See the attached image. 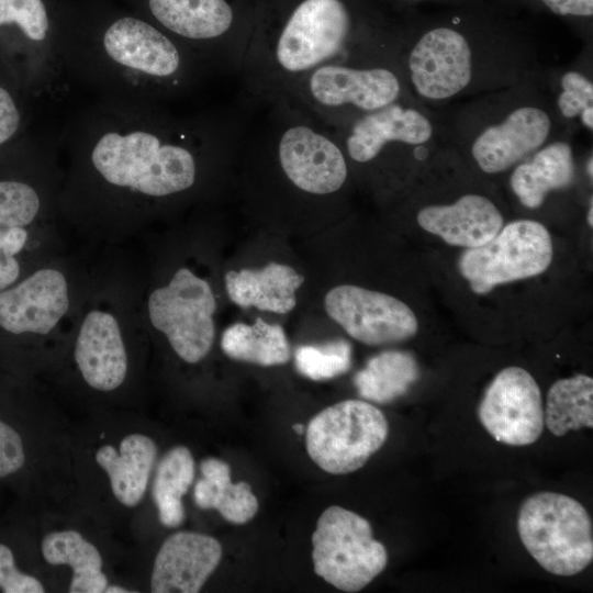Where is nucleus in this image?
<instances>
[{"label": "nucleus", "mask_w": 593, "mask_h": 593, "mask_svg": "<svg viewBox=\"0 0 593 593\" xmlns=\"http://www.w3.org/2000/svg\"><path fill=\"white\" fill-rule=\"evenodd\" d=\"M254 108L242 96L235 104L183 114L98 99L76 111L58 138L80 176L108 192L163 201L192 192L205 167L240 152Z\"/></svg>", "instance_id": "1"}, {"label": "nucleus", "mask_w": 593, "mask_h": 593, "mask_svg": "<svg viewBox=\"0 0 593 593\" xmlns=\"http://www.w3.org/2000/svg\"><path fill=\"white\" fill-rule=\"evenodd\" d=\"M399 16L398 60L409 92L440 110L541 76L536 42L491 2Z\"/></svg>", "instance_id": "2"}, {"label": "nucleus", "mask_w": 593, "mask_h": 593, "mask_svg": "<svg viewBox=\"0 0 593 593\" xmlns=\"http://www.w3.org/2000/svg\"><path fill=\"white\" fill-rule=\"evenodd\" d=\"M65 76L99 99L168 105L212 71L141 14L108 0H58Z\"/></svg>", "instance_id": "3"}, {"label": "nucleus", "mask_w": 593, "mask_h": 593, "mask_svg": "<svg viewBox=\"0 0 593 593\" xmlns=\"http://www.w3.org/2000/svg\"><path fill=\"white\" fill-rule=\"evenodd\" d=\"M398 42L399 16L374 0H256L242 96L266 107L321 65L398 55Z\"/></svg>", "instance_id": "4"}, {"label": "nucleus", "mask_w": 593, "mask_h": 593, "mask_svg": "<svg viewBox=\"0 0 593 593\" xmlns=\"http://www.w3.org/2000/svg\"><path fill=\"white\" fill-rule=\"evenodd\" d=\"M542 75V74H541ZM443 120L449 144L484 175H500L571 131L537 79L456 104Z\"/></svg>", "instance_id": "5"}, {"label": "nucleus", "mask_w": 593, "mask_h": 593, "mask_svg": "<svg viewBox=\"0 0 593 593\" xmlns=\"http://www.w3.org/2000/svg\"><path fill=\"white\" fill-rule=\"evenodd\" d=\"M409 96L398 55H389L321 65L294 82L281 99L337 128Z\"/></svg>", "instance_id": "6"}, {"label": "nucleus", "mask_w": 593, "mask_h": 593, "mask_svg": "<svg viewBox=\"0 0 593 593\" xmlns=\"http://www.w3.org/2000/svg\"><path fill=\"white\" fill-rule=\"evenodd\" d=\"M193 52L212 74L239 75L256 0H122Z\"/></svg>", "instance_id": "7"}, {"label": "nucleus", "mask_w": 593, "mask_h": 593, "mask_svg": "<svg viewBox=\"0 0 593 593\" xmlns=\"http://www.w3.org/2000/svg\"><path fill=\"white\" fill-rule=\"evenodd\" d=\"M0 64L31 101L58 92V0H0Z\"/></svg>", "instance_id": "8"}, {"label": "nucleus", "mask_w": 593, "mask_h": 593, "mask_svg": "<svg viewBox=\"0 0 593 593\" xmlns=\"http://www.w3.org/2000/svg\"><path fill=\"white\" fill-rule=\"evenodd\" d=\"M349 167H369L389 159L422 161L448 143L441 113L412 96L333 128Z\"/></svg>", "instance_id": "9"}, {"label": "nucleus", "mask_w": 593, "mask_h": 593, "mask_svg": "<svg viewBox=\"0 0 593 593\" xmlns=\"http://www.w3.org/2000/svg\"><path fill=\"white\" fill-rule=\"evenodd\" d=\"M517 530L526 550L547 572L571 577L593 559V526L585 507L557 492H539L521 505Z\"/></svg>", "instance_id": "10"}, {"label": "nucleus", "mask_w": 593, "mask_h": 593, "mask_svg": "<svg viewBox=\"0 0 593 593\" xmlns=\"http://www.w3.org/2000/svg\"><path fill=\"white\" fill-rule=\"evenodd\" d=\"M314 572L336 589L362 590L387 567L388 551L373 538L370 523L357 513L333 505L318 517L312 535Z\"/></svg>", "instance_id": "11"}, {"label": "nucleus", "mask_w": 593, "mask_h": 593, "mask_svg": "<svg viewBox=\"0 0 593 593\" xmlns=\"http://www.w3.org/2000/svg\"><path fill=\"white\" fill-rule=\"evenodd\" d=\"M389 424L381 410L361 400H345L316 414L305 428L310 458L325 472L360 469L385 443Z\"/></svg>", "instance_id": "12"}, {"label": "nucleus", "mask_w": 593, "mask_h": 593, "mask_svg": "<svg viewBox=\"0 0 593 593\" xmlns=\"http://www.w3.org/2000/svg\"><path fill=\"white\" fill-rule=\"evenodd\" d=\"M552 256L546 226L519 219L503 225L484 245L467 248L458 259V269L474 293L486 294L499 284L542 273Z\"/></svg>", "instance_id": "13"}, {"label": "nucleus", "mask_w": 593, "mask_h": 593, "mask_svg": "<svg viewBox=\"0 0 593 593\" xmlns=\"http://www.w3.org/2000/svg\"><path fill=\"white\" fill-rule=\"evenodd\" d=\"M216 302L210 284L188 268L176 271L169 283L148 298L152 325L166 335L175 353L195 363L211 350Z\"/></svg>", "instance_id": "14"}, {"label": "nucleus", "mask_w": 593, "mask_h": 593, "mask_svg": "<svg viewBox=\"0 0 593 593\" xmlns=\"http://www.w3.org/2000/svg\"><path fill=\"white\" fill-rule=\"evenodd\" d=\"M329 317L354 339L370 346L394 344L413 337L418 322L399 299L353 284L331 289L324 299Z\"/></svg>", "instance_id": "15"}, {"label": "nucleus", "mask_w": 593, "mask_h": 593, "mask_svg": "<svg viewBox=\"0 0 593 593\" xmlns=\"http://www.w3.org/2000/svg\"><path fill=\"white\" fill-rule=\"evenodd\" d=\"M478 415L485 430L500 443L527 446L537 441L545 423L536 380L521 367L504 368L486 388Z\"/></svg>", "instance_id": "16"}, {"label": "nucleus", "mask_w": 593, "mask_h": 593, "mask_svg": "<svg viewBox=\"0 0 593 593\" xmlns=\"http://www.w3.org/2000/svg\"><path fill=\"white\" fill-rule=\"evenodd\" d=\"M55 137L29 132L0 150V227H29L41 214L42 175L53 158Z\"/></svg>", "instance_id": "17"}, {"label": "nucleus", "mask_w": 593, "mask_h": 593, "mask_svg": "<svg viewBox=\"0 0 593 593\" xmlns=\"http://www.w3.org/2000/svg\"><path fill=\"white\" fill-rule=\"evenodd\" d=\"M68 306L65 276L52 268L36 270L0 292V331L13 336L46 335Z\"/></svg>", "instance_id": "18"}, {"label": "nucleus", "mask_w": 593, "mask_h": 593, "mask_svg": "<svg viewBox=\"0 0 593 593\" xmlns=\"http://www.w3.org/2000/svg\"><path fill=\"white\" fill-rule=\"evenodd\" d=\"M222 546L213 537L178 532L160 546L152 571L154 593H197L222 559Z\"/></svg>", "instance_id": "19"}, {"label": "nucleus", "mask_w": 593, "mask_h": 593, "mask_svg": "<svg viewBox=\"0 0 593 593\" xmlns=\"http://www.w3.org/2000/svg\"><path fill=\"white\" fill-rule=\"evenodd\" d=\"M418 225L451 246L474 248L492 239L504 225L494 201L482 193L465 192L451 202L429 203L416 213Z\"/></svg>", "instance_id": "20"}, {"label": "nucleus", "mask_w": 593, "mask_h": 593, "mask_svg": "<svg viewBox=\"0 0 593 593\" xmlns=\"http://www.w3.org/2000/svg\"><path fill=\"white\" fill-rule=\"evenodd\" d=\"M75 360L83 380L99 391L119 388L127 372V357L115 317L93 310L81 323Z\"/></svg>", "instance_id": "21"}, {"label": "nucleus", "mask_w": 593, "mask_h": 593, "mask_svg": "<svg viewBox=\"0 0 593 593\" xmlns=\"http://www.w3.org/2000/svg\"><path fill=\"white\" fill-rule=\"evenodd\" d=\"M571 134H564L547 143L511 171V191L526 209L540 208L555 191L571 187L577 176Z\"/></svg>", "instance_id": "22"}, {"label": "nucleus", "mask_w": 593, "mask_h": 593, "mask_svg": "<svg viewBox=\"0 0 593 593\" xmlns=\"http://www.w3.org/2000/svg\"><path fill=\"white\" fill-rule=\"evenodd\" d=\"M303 281L304 277L292 267L278 262L257 270H231L225 275V288L232 302L240 307L255 306L278 314L295 306V292Z\"/></svg>", "instance_id": "23"}, {"label": "nucleus", "mask_w": 593, "mask_h": 593, "mask_svg": "<svg viewBox=\"0 0 593 593\" xmlns=\"http://www.w3.org/2000/svg\"><path fill=\"white\" fill-rule=\"evenodd\" d=\"M157 457L155 441L142 434L125 436L120 451L110 445L100 447L96 461L109 477L116 500L128 507L143 499Z\"/></svg>", "instance_id": "24"}, {"label": "nucleus", "mask_w": 593, "mask_h": 593, "mask_svg": "<svg viewBox=\"0 0 593 593\" xmlns=\"http://www.w3.org/2000/svg\"><path fill=\"white\" fill-rule=\"evenodd\" d=\"M202 478L194 485V502L202 510H216L236 525L253 519L258 512V500L247 482L233 483L230 466L216 458L201 461Z\"/></svg>", "instance_id": "25"}, {"label": "nucleus", "mask_w": 593, "mask_h": 593, "mask_svg": "<svg viewBox=\"0 0 593 593\" xmlns=\"http://www.w3.org/2000/svg\"><path fill=\"white\" fill-rule=\"evenodd\" d=\"M541 82L560 121L571 127L593 131V80L591 57L551 72L542 71Z\"/></svg>", "instance_id": "26"}, {"label": "nucleus", "mask_w": 593, "mask_h": 593, "mask_svg": "<svg viewBox=\"0 0 593 593\" xmlns=\"http://www.w3.org/2000/svg\"><path fill=\"white\" fill-rule=\"evenodd\" d=\"M42 553L49 564H68L72 569L70 593H101L107 589L101 555L78 532L49 533L42 540Z\"/></svg>", "instance_id": "27"}, {"label": "nucleus", "mask_w": 593, "mask_h": 593, "mask_svg": "<svg viewBox=\"0 0 593 593\" xmlns=\"http://www.w3.org/2000/svg\"><path fill=\"white\" fill-rule=\"evenodd\" d=\"M419 368L413 355L387 350L371 357L354 377L359 395L376 403H390L406 393Z\"/></svg>", "instance_id": "28"}, {"label": "nucleus", "mask_w": 593, "mask_h": 593, "mask_svg": "<svg viewBox=\"0 0 593 593\" xmlns=\"http://www.w3.org/2000/svg\"><path fill=\"white\" fill-rule=\"evenodd\" d=\"M225 355L238 361L264 367L283 365L290 359V346L282 326L257 317L253 325L235 323L221 339Z\"/></svg>", "instance_id": "29"}, {"label": "nucleus", "mask_w": 593, "mask_h": 593, "mask_svg": "<svg viewBox=\"0 0 593 593\" xmlns=\"http://www.w3.org/2000/svg\"><path fill=\"white\" fill-rule=\"evenodd\" d=\"M544 423L557 437L571 430L592 428L593 379L577 374L556 381L547 393Z\"/></svg>", "instance_id": "30"}, {"label": "nucleus", "mask_w": 593, "mask_h": 593, "mask_svg": "<svg viewBox=\"0 0 593 593\" xmlns=\"http://www.w3.org/2000/svg\"><path fill=\"white\" fill-rule=\"evenodd\" d=\"M194 470L193 456L184 446L171 448L159 461L152 493L164 526L176 528L183 523L182 496L193 482Z\"/></svg>", "instance_id": "31"}, {"label": "nucleus", "mask_w": 593, "mask_h": 593, "mask_svg": "<svg viewBox=\"0 0 593 593\" xmlns=\"http://www.w3.org/2000/svg\"><path fill=\"white\" fill-rule=\"evenodd\" d=\"M294 365L299 373L311 380L333 379L350 368L351 346L344 339L300 346L294 353Z\"/></svg>", "instance_id": "32"}, {"label": "nucleus", "mask_w": 593, "mask_h": 593, "mask_svg": "<svg viewBox=\"0 0 593 593\" xmlns=\"http://www.w3.org/2000/svg\"><path fill=\"white\" fill-rule=\"evenodd\" d=\"M30 102L0 64V150L29 133Z\"/></svg>", "instance_id": "33"}, {"label": "nucleus", "mask_w": 593, "mask_h": 593, "mask_svg": "<svg viewBox=\"0 0 593 593\" xmlns=\"http://www.w3.org/2000/svg\"><path fill=\"white\" fill-rule=\"evenodd\" d=\"M510 13L524 9L534 13L550 14L569 23L579 34L591 40L593 0H488Z\"/></svg>", "instance_id": "34"}, {"label": "nucleus", "mask_w": 593, "mask_h": 593, "mask_svg": "<svg viewBox=\"0 0 593 593\" xmlns=\"http://www.w3.org/2000/svg\"><path fill=\"white\" fill-rule=\"evenodd\" d=\"M27 240V227H0V292L20 280L19 255L24 250Z\"/></svg>", "instance_id": "35"}, {"label": "nucleus", "mask_w": 593, "mask_h": 593, "mask_svg": "<svg viewBox=\"0 0 593 593\" xmlns=\"http://www.w3.org/2000/svg\"><path fill=\"white\" fill-rule=\"evenodd\" d=\"M0 590L3 593H43V584L34 577L21 572L12 550L0 544Z\"/></svg>", "instance_id": "36"}, {"label": "nucleus", "mask_w": 593, "mask_h": 593, "mask_svg": "<svg viewBox=\"0 0 593 593\" xmlns=\"http://www.w3.org/2000/svg\"><path fill=\"white\" fill-rule=\"evenodd\" d=\"M25 461L21 436L0 419V478L20 470Z\"/></svg>", "instance_id": "37"}, {"label": "nucleus", "mask_w": 593, "mask_h": 593, "mask_svg": "<svg viewBox=\"0 0 593 593\" xmlns=\"http://www.w3.org/2000/svg\"><path fill=\"white\" fill-rule=\"evenodd\" d=\"M389 12H396L398 15L416 11L421 5L444 4L448 7H459L486 2L488 0H374Z\"/></svg>", "instance_id": "38"}, {"label": "nucleus", "mask_w": 593, "mask_h": 593, "mask_svg": "<svg viewBox=\"0 0 593 593\" xmlns=\"http://www.w3.org/2000/svg\"><path fill=\"white\" fill-rule=\"evenodd\" d=\"M104 592H107V593H128L131 591H128L127 589H124L122 586L110 585V586H107Z\"/></svg>", "instance_id": "39"}, {"label": "nucleus", "mask_w": 593, "mask_h": 593, "mask_svg": "<svg viewBox=\"0 0 593 593\" xmlns=\"http://www.w3.org/2000/svg\"><path fill=\"white\" fill-rule=\"evenodd\" d=\"M588 224L592 227L593 225V199H590V206L588 209V215H586Z\"/></svg>", "instance_id": "40"}, {"label": "nucleus", "mask_w": 593, "mask_h": 593, "mask_svg": "<svg viewBox=\"0 0 593 593\" xmlns=\"http://www.w3.org/2000/svg\"><path fill=\"white\" fill-rule=\"evenodd\" d=\"M293 430L299 434V435H302L305 433V426L301 423H296L292 426Z\"/></svg>", "instance_id": "41"}]
</instances>
